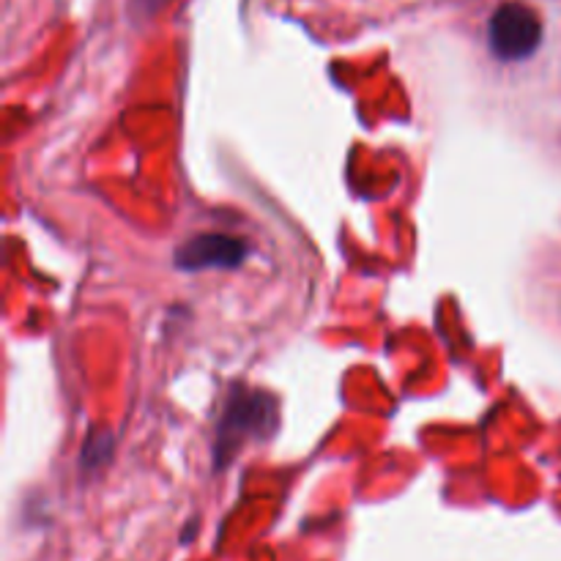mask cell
Listing matches in <instances>:
<instances>
[{"label":"cell","instance_id":"7a4b0ae2","mask_svg":"<svg viewBox=\"0 0 561 561\" xmlns=\"http://www.w3.org/2000/svg\"><path fill=\"white\" fill-rule=\"evenodd\" d=\"M488 42L499 60H524L537 53L542 42V22L529 5L504 3L488 22Z\"/></svg>","mask_w":561,"mask_h":561},{"label":"cell","instance_id":"3957f363","mask_svg":"<svg viewBox=\"0 0 561 561\" xmlns=\"http://www.w3.org/2000/svg\"><path fill=\"white\" fill-rule=\"evenodd\" d=\"M252 247L244 239L225 233H203L184 241L173 261L181 272H206V268H236L247 261Z\"/></svg>","mask_w":561,"mask_h":561},{"label":"cell","instance_id":"6da1fadb","mask_svg":"<svg viewBox=\"0 0 561 561\" xmlns=\"http://www.w3.org/2000/svg\"><path fill=\"white\" fill-rule=\"evenodd\" d=\"M279 425L277 400L261 389L236 387L225 400L217 422V447L214 458L217 466H225L241 447L250 442L268 438Z\"/></svg>","mask_w":561,"mask_h":561},{"label":"cell","instance_id":"277c9868","mask_svg":"<svg viewBox=\"0 0 561 561\" xmlns=\"http://www.w3.org/2000/svg\"><path fill=\"white\" fill-rule=\"evenodd\" d=\"M135 3H137V9H142V11H159L164 3H168V0H135Z\"/></svg>","mask_w":561,"mask_h":561}]
</instances>
